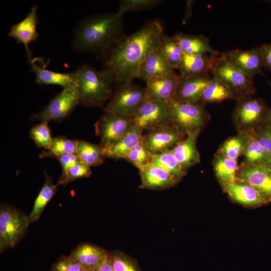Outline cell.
Here are the masks:
<instances>
[{
	"mask_svg": "<svg viewBox=\"0 0 271 271\" xmlns=\"http://www.w3.org/2000/svg\"><path fill=\"white\" fill-rule=\"evenodd\" d=\"M163 35V27L159 21L147 22L101 57L103 69L109 73L114 83L120 85L132 82L138 78L140 68L147 57L159 48Z\"/></svg>",
	"mask_w": 271,
	"mask_h": 271,
	"instance_id": "obj_1",
	"label": "cell"
},
{
	"mask_svg": "<svg viewBox=\"0 0 271 271\" xmlns=\"http://www.w3.org/2000/svg\"><path fill=\"white\" fill-rule=\"evenodd\" d=\"M123 15L117 11L89 16L75 26L71 41L77 53H92L101 58L123 39Z\"/></svg>",
	"mask_w": 271,
	"mask_h": 271,
	"instance_id": "obj_2",
	"label": "cell"
},
{
	"mask_svg": "<svg viewBox=\"0 0 271 271\" xmlns=\"http://www.w3.org/2000/svg\"><path fill=\"white\" fill-rule=\"evenodd\" d=\"M79 104L87 107H103L113 93L114 82L104 69L99 71L89 64L74 71Z\"/></svg>",
	"mask_w": 271,
	"mask_h": 271,
	"instance_id": "obj_3",
	"label": "cell"
},
{
	"mask_svg": "<svg viewBox=\"0 0 271 271\" xmlns=\"http://www.w3.org/2000/svg\"><path fill=\"white\" fill-rule=\"evenodd\" d=\"M171 123L186 136H198L208 119L203 105L172 100L168 102Z\"/></svg>",
	"mask_w": 271,
	"mask_h": 271,
	"instance_id": "obj_4",
	"label": "cell"
},
{
	"mask_svg": "<svg viewBox=\"0 0 271 271\" xmlns=\"http://www.w3.org/2000/svg\"><path fill=\"white\" fill-rule=\"evenodd\" d=\"M211 73L230 89L236 100L251 97L255 92L253 77L232 65L221 54Z\"/></svg>",
	"mask_w": 271,
	"mask_h": 271,
	"instance_id": "obj_5",
	"label": "cell"
},
{
	"mask_svg": "<svg viewBox=\"0 0 271 271\" xmlns=\"http://www.w3.org/2000/svg\"><path fill=\"white\" fill-rule=\"evenodd\" d=\"M148 98L145 87L132 82L120 84L108 101L104 111L132 118Z\"/></svg>",
	"mask_w": 271,
	"mask_h": 271,
	"instance_id": "obj_6",
	"label": "cell"
},
{
	"mask_svg": "<svg viewBox=\"0 0 271 271\" xmlns=\"http://www.w3.org/2000/svg\"><path fill=\"white\" fill-rule=\"evenodd\" d=\"M237 102L232 116L239 132H248L263 126L269 107L262 99L248 97Z\"/></svg>",
	"mask_w": 271,
	"mask_h": 271,
	"instance_id": "obj_7",
	"label": "cell"
},
{
	"mask_svg": "<svg viewBox=\"0 0 271 271\" xmlns=\"http://www.w3.org/2000/svg\"><path fill=\"white\" fill-rule=\"evenodd\" d=\"M28 216L10 206L0 208V250L14 247L26 233L30 224Z\"/></svg>",
	"mask_w": 271,
	"mask_h": 271,
	"instance_id": "obj_8",
	"label": "cell"
},
{
	"mask_svg": "<svg viewBox=\"0 0 271 271\" xmlns=\"http://www.w3.org/2000/svg\"><path fill=\"white\" fill-rule=\"evenodd\" d=\"M78 104L79 96L76 86L63 88L41 111L33 114L31 120L46 122L52 120H62L69 116Z\"/></svg>",
	"mask_w": 271,
	"mask_h": 271,
	"instance_id": "obj_9",
	"label": "cell"
},
{
	"mask_svg": "<svg viewBox=\"0 0 271 271\" xmlns=\"http://www.w3.org/2000/svg\"><path fill=\"white\" fill-rule=\"evenodd\" d=\"M132 117L104 111L95 124L96 134L103 148L107 147L121 138L133 125Z\"/></svg>",
	"mask_w": 271,
	"mask_h": 271,
	"instance_id": "obj_10",
	"label": "cell"
},
{
	"mask_svg": "<svg viewBox=\"0 0 271 271\" xmlns=\"http://www.w3.org/2000/svg\"><path fill=\"white\" fill-rule=\"evenodd\" d=\"M134 125L144 130H151L170 124L168 103L148 98L133 117Z\"/></svg>",
	"mask_w": 271,
	"mask_h": 271,
	"instance_id": "obj_11",
	"label": "cell"
},
{
	"mask_svg": "<svg viewBox=\"0 0 271 271\" xmlns=\"http://www.w3.org/2000/svg\"><path fill=\"white\" fill-rule=\"evenodd\" d=\"M236 179L254 188L266 204L271 202V169L268 166L243 162L239 167Z\"/></svg>",
	"mask_w": 271,
	"mask_h": 271,
	"instance_id": "obj_12",
	"label": "cell"
},
{
	"mask_svg": "<svg viewBox=\"0 0 271 271\" xmlns=\"http://www.w3.org/2000/svg\"><path fill=\"white\" fill-rule=\"evenodd\" d=\"M186 137L170 124L148 130L143 134L142 142L151 154L156 155L172 149Z\"/></svg>",
	"mask_w": 271,
	"mask_h": 271,
	"instance_id": "obj_13",
	"label": "cell"
},
{
	"mask_svg": "<svg viewBox=\"0 0 271 271\" xmlns=\"http://www.w3.org/2000/svg\"><path fill=\"white\" fill-rule=\"evenodd\" d=\"M38 24V7L34 5L22 20L11 26L8 33V36L14 39L18 44L24 45L28 59L32 57L29 45L36 42L39 37Z\"/></svg>",
	"mask_w": 271,
	"mask_h": 271,
	"instance_id": "obj_14",
	"label": "cell"
},
{
	"mask_svg": "<svg viewBox=\"0 0 271 271\" xmlns=\"http://www.w3.org/2000/svg\"><path fill=\"white\" fill-rule=\"evenodd\" d=\"M180 76L175 101L186 103H200L203 92L211 80L209 74Z\"/></svg>",
	"mask_w": 271,
	"mask_h": 271,
	"instance_id": "obj_15",
	"label": "cell"
},
{
	"mask_svg": "<svg viewBox=\"0 0 271 271\" xmlns=\"http://www.w3.org/2000/svg\"><path fill=\"white\" fill-rule=\"evenodd\" d=\"M223 54L232 65L244 73L252 77L263 75L260 47L245 50L233 49Z\"/></svg>",
	"mask_w": 271,
	"mask_h": 271,
	"instance_id": "obj_16",
	"label": "cell"
},
{
	"mask_svg": "<svg viewBox=\"0 0 271 271\" xmlns=\"http://www.w3.org/2000/svg\"><path fill=\"white\" fill-rule=\"evenodd\" d=\"M179 78V74L173 70L148 80L145 88L149 98L166 103L173 100Z\"/></svg>",
	"mask_w": 271,
	"mask_h": 271,
	"instance_id": "obj_17",
	"label": "cell"
},
{
	"mask_svg": "<svg viewBox=\"0 0 271 271\" xmlns=\"http://www.w3.org/2000/svg\"><path fill=\"white\" fill-rule=\"evenodd\" d=\"M107 254L108 252L99 246L83 243L78 246L69 256L83 271H98Z\"/></svg>",
	"mask_w": 271,
	"mask_h": 271,
	"instance_id": "obj_18",
	"label": "cell"
},
{
	"mask_svg": "<svg viewBox=\"0 0 271 271\" xmlns=\"http://www.w3.org/2000/svg\"><path fill=\"white\" fill-rule=\"evenodd\" d=\"M221 54H184L178 69L180 76L209 74Z\"/></svg>",
	"mask_w": 271,
	"mask_h": 271,
	"instance_id": "obj_19",
	"label": "cell"
},
{
	"mask_svg": "<svg viewBox=\"0 0 271 271\" xmlns=\"http://www.w3.org/2000/svg\"><path fill=\"white\" fill-rule=\"evenodd\" d=\"M140 188L150 190L168 189L176 183L164 169L151 162L140 169Z\"/></svg>",
	"mask_w": 271,
	"mask_h": 271,
	"instance_id": "obj_20",
	"label": "cell"
},
{
	"mask_svg": "<svg viewBox=\"0 0 271 271\" xmlns=\"http://www.w3.org/2000/svg\"><path fill=\"white\" fill-rule=\"evenodd\" d=\"M222 188L232 200L243 206L254 208L266 204L254 188L237 179Z\"/></svg>",
	"mask_w": 271,
	"mask_h": 271,
	"instance_id": "obj_21",
	"label": "cell"
},
{
	"mask_svg": "<svg viewBox=\"0 0 271 271\" xmlns=\"http://www.w3.org/2000/svg\"><path fill=\"white\" fill-rule=\"evenodd\" d=\"M31 71L35 75L36 82L39 85H57L63 88L76 86L74 72L61 73L40 66L33 57L28 59Z\"/></svg>",
	"mask_w": 271,
	"mask_h": 271,
	"instance_id": "obj_22",
	"label": "cell"
},
{
	"mask_svg": "<svg viewBox=\"0 0 271 271\" xmlns=\"http://www.w3.org/2000/svg\"><path fill=\"white\" fill-rule=\"evenodd\" d=\"M143 131L141 128L133 125L116 142L103 148L104 158L123 159L129 152L142 142Z\"/></svg>",
	"mask_w": 271,
	"mask_h": 271,
	"instance_id": "obj_23",
	"label": "cell"
},
{
	"mask_svg": "<svg viewBox=\"0 0 271 271\" xmlns=\"http://www.w3.org/2000/svg\"><path fill=\"white\" fill-rule=\"evenodd\" d=\"M173 70L175 69L169 64L160 48H158L152 52L144 61L139 70L138 78L146 82Z\"/></svg>",
	"mask_w": 271,
	"mask_h": 271,
	"instance_id": "obj_24",
	"label": "cell"
},
{
	"mask_svg": "<svg viewBox=\"0 0 271 271\" xmlns=\"http://www.w3.org/2000/svg\"><path fill=\"white\" fill-rule=\"evenodd\" d=\"M197 137L196 135H187L172 149L175 158L186 172L200 161L196 144Z\"/></svg>",
	"mask_w": 271,
	"mask_h": 271,
	"instance_id": "obj_25",
	"label": "cell"
},
{
	"mask_svg": "<svg viewBox=\"0 0 271 271\" xmlns=\"http://www.w3.org/2000/svg\"><path fill=\"white\" fill-rule=\"evenodd\" d=\"M184 54H216L219 52L211 46L208 38L202 35H190L182 32L174 35Z\"/></svg>",
	"mask_w": 271,
	"mask_h": 271,
	"instance_id": "obj_26",
	"label": "cell"
},
{
	"mask_svg": "<svg viewBox=\"0 0 271 271\" xmlns=\"http://www.w3.org/2000/svg\"><path fill=\"white\" fill-rule=\"evenodd\" d=\"M213 166L222 188L236 181L239 169L237 160H231L217 152L213 159Z\"/></svg>",
	"mask_w": 271,
	"mask_h": 271,
	"instance_id": "obj_27",
	"label": "cell"
},
{
	"mask_svg": "<svg viewBox=\"0 0 271 271\" xmlns=\"http://www.w3.org/2000/svg\"><path fill=\"white\" fill-rule=\"evenodd\" d=\"M248 133V140L242 155L244 162L252 165L268 166L271 163V155L257 141L252 131Z\"/></svg>",
	"mask_w": 271,
	"mask_h": 271,
	"instance_id": "obj_28",
	"label": "cell"
},
{
	"mask_svg": "<svg viewBox=\"0 0 271 271\" xmlns=\"http://www.w3.org/2000/svg\"><path fill=\"white\" fill-rule=\"evenodd\" d=\"M45 180L34 202L31 212L28 215L30 223L39 219L45 207L57 192V186L54 185L51 177L45 172Z\"/></svg>",
	"mask_w": 271,
	"mask_h": 271,
	"instance_id": "obj_29",
	"label": "cell"
},
{
	"mask_svg": "<svg viewBox=\"0 0 271 271\" xmlns=\"http://www.w3.org/2000/svg\"><path fill=\"white\" fill-rule=\"evenodd\" d=\"M75 140L77 155L81 163L91 167L104 162L103 148L100 144L96 145L83 140Z\"/></svg>",
	"mask_w": 271,
	"mask_h": 271,
	"instance_id": "obj_30",
	"label": "cell"
},
{
	"mask_svg": "<svg viewBox=\"0 0 271 271\" xmlns=\"http://www.w3.org/2000/svg\"><path fill=\"white\" fill-rule=\"evenodd\" d=\"M152 163L166 171L177 184L186 174L175 158L172 149L163 153L152 154Z\"/></svg>",
	"mask_w": 271,
	"mask_h": 271,
	"instance_id": "obj_31",
	"label": "cell"
},
{
	"mask_svg": "<svg viewBox=\"0 0 271 271\" xmlns=\"http://www.w3.org/2000/svg\"><path fill=\"white\" fill-rule=\"evenodd\" d=\"M230 99H235L230 89L220 79L213 76L203 92L200 103H218Z\"/></svg>",
	"mask_w": 271,
	"mask_h": 271,
	"instance_id": "obj_32",
	"label": "cell"
},
{
	"mask_svg": "<svg viewBox=\"0 0 271 271\" xmlns=\"http://www.w3.org/2000/svg\"><path fill=\"white\" fill-rule=\"evenodd\" d=\"M248 132H239L229 138L221 145L217 152L233 160L243 155L248 140Z\"/></svg>",
	"mask_w": 271,
	"mask_h": 271,
	"instance_id": "obj_33",
	"label": "cell"
},
{
	"mask_svg": "<svg viewBox=\"0 0 271 271\" xmlns=\"http://www.w3.org/2000/svg\"><path fill=\"white\" fill-rule=\"evenodd\" d=\"M159 48L173 69H178L184 53L174 36L169 37L164 34L160 40Z\"/></svg>",
	"mask_w": 271,
	"mask_h": 271,
	"instance_id": "obj_34",
	"label": "cell"
},
{
	"mask_svg": "<svg viewBox=\"0 0 271 271\" xmlns=\"http://www.w3.org/2000/svg\"><path fill=\"white\" fill-rule=\"evenodd\" d=\"M66 154L77 155L75 140H70L65 136H59L53 138L49 147L44 149L39 155V158H56Z\"/></svg>",
	"mask_w": 271,
	"mask_h": 271,
	"instance_id": "obj_35",
	"label": "cell"
},
{
	"mask_svg": "<svg viewBox=\"0 0 271 271\" xmlns=\"http://www.w3.org/2000/svg\"><path fill=\"white\" fill-rule=\"evenodd\" d=\"M30 137L38 148L48 149L53 140L48 122H40L35 125L30 131Z\"/></svg>",
	"mask_w": 271,
	"mask_h": 271,
	"instance_id": "obj_36",
	"label": "cell"
},
{
	"mask_svg": "<svg viewBox=\"0 0 271 271\" xmlns=\"http://www.w3.org/2000/svg\"><path fill=\"white\" fill-rule=\"evenodd\" d=\"M152 154L147 149L143 142L138 145L124 158L138 169L152 162Z\"/></svg>",
	"mask_w": 271,
	"mask_h": 271,
	"instance_id": "obj_37",
	"label": "cell"
},
{
	"mask_svg": "<svg viewBox=\"0 0 271 271\" xmlns=\"http://www.w3.org/2000/svg\"><path fill=\"white\" fill-rule=\"evenodd\" d=\"M91 175L90 167L82 163H78L62 173L58 182L56 184L65 185L69 183L82 178H87Z\"/></svg>",
	"mask_w": 271,
	"mask_h": 271,
	"instance_id": "obj_38",
	"label": "cell"
},
{
	"mask_svg": "<svg viewBox=\"0 0 271 271\" xmlns=\"http://www.w3.org/2000/svg\"><path fill=\"white\" fill-rule=\"evenodd\" d=\"M162 2L160 0H122L119 2L117 11L123 15L131 11L151 9Z\"/></svg>",
	"mask_w": 271,
	"mask_h": 271,
	"instance_id": "obj_39",
	"label": "cell"
},
{
	"mask_svg": "<svg viewBox=\"0 0 271 271\" xmlns=\"http://www.w3.org/2000/svg\"><path fill=\"white\" fill-rule=\"evenodd\" d=\"M110 254L114 271H140L136 262L123 253L115 251Z\"/></svg>",
	"mask_w": 271,
	"mask_h": 271,
	"instance_id": "obj_40",
	"label": "cell"
},
{
	"mask_svg": "<svg viewBox=\"0 0 271 271\" xmlns=\"http://www.w3.org/2000/svg\"><path fill=\"white\" fill-rule=\"evenodd\" d=\"M252 132L259 144L271 155V129L261 126Z\"/></svg>",
	"mask_w": 271,
	"mask_h": 271,
	"instance_id": "obj_41",
	"label": "cell"
},
{
	"mask_svg": "<svg viewBox=\"0 0 271 271\" xmlns=\"http://www.w3.org/2000/svg\"><path fill=\"white\" fill-rule=\"evenodd\" d=\"M52 271H83L79 264L70 256L64 257L53 266Z\"/></svg>",
	"mask_w": 271,
	"mask_h": 271,
	"instance_id": "obj_42",
	"label": "cell"
},
{
	"mask_svg": "<svg viewBox=\"0 0 271 271\" xmlns=\"http://www.w3.org/2000/svg\"><path fill=\"white\" fill-rule=\"evenodd\" d=\"M61 168L62 173H65L74 165L81 163L79 157L75 154H66L56 158Z\"/></svg>",
	"mask_w": 271,
	"mask_h": 271,
	"instance_id": "obj_43",
	"label": "cell"
},
{
	"mask_svg": "<svg viewBox=\"0 0 271 271\" xmlns=\"http://www.w3.org/2000/svg\"><path fill=\"white\" fill-rule=\"evenodd\" d=\"M260 48L263 67L271 71V43H264Z\"/></svg>",
	"mask_w": 271,
	"mask_h": 271,
	"instance_id": "obj_44",
	"label": "cell"
},
{
	"mask_svg": "<svg viewBox=\"0 0 271 271\" xmlns=\"http://www.w3.org/2000/svg\"><path fill=\"white\" fill-rule=\"evenodd\" d=\"M98 271H114L110 253H108Z\"/></svg>",
	"mask_w": 271,
	"mask_h": 271,
	"instance_id": "obj_45",
	"label": "cell"
},
{
	"mask_svg": "<svg viewBox=\"0 0 271 271\" xmlns=\"http://www.w3.org/2000/svg\"><path fill=\"white\" fill-rule=\"evenodd\" d=\"M262 126L271 129V106L269 107L263 125Z\"/></svg>",
	"mask_w": 271,
	"mask_h": 271,
	"instance_id": "obj_46",
	"label": "cell"
},
{
	"mask_svg": "<svg viewBox=\"0 0 271 271\" xmlns=\"http://www.w3.org/2000/svg\"><path fill=\"white\" fill-rule=\"evenodd\" d=\"M192 3H193V1H188L187 7H186V11L185 15L184 18V22H186V20L188 19V18H189L190 15L189 14V12L191 13Z\"/></svg>",
	"mask_w": 271,
	"mask_h": 271,
	"instance_id": "obj_47",
	"label": "cell"
},
{
	"mask_svg": "<svg viewBox=\"0 0 271 271\" xmlns=\"http://www.w3.org/2000/svg\"><path fill=\"white\" fill-rule=\"evenodd\" d=\"M268 166V167L270 168V169H271V163H270L268 166Z\"/></svg>",
	"mask_w": 271,
	"mask_h": 271,
	"instance_id": "obj_48",
	"label": "cell"
},
{
	"mask_svg": "<svg viewBox=\"0 0 271 271\" xmlns=\"http://www.w3.org/2000/svg\"><path fill=\"white\" fill-rule=\"evenodd\" d=\"M269 84H270V85H271V82H270Z\"/></svg>",
	"mask_w": 271,
	"mask_h": 271,
	"instance_id": "obj_49",
	"label": "cell"
}]
</instances>
